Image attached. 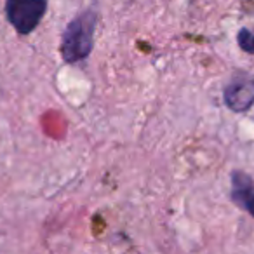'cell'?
Returning <instances> with one entry per match:
<instances>
[{"instance_id":"cell-1","label":"cell","mask_w":254,"mask_h":254,"mask_svg":"<svg viewBox=\"0 0 254 254\" xmlns=\"http://www.w3.org/2000/svg\"><path fill=\"white\" fill-rule=\"evenodd\" d=\"M98 26V12L89 9L73 18L61 35L60 53L64 63H80L87 60L94 47V33Z\"/></svg>"},{"instance_id":"cell-2","label":"cell","mask_w":254,"mask_h":254,"mask_svg":"<svg viewBox=\"0 0 254 254\" xmlns=\"http://www.w3.org/2000/svg\"><path fill=\"white\" fill-rule=\"evenodd\" d=\"M47 12V0H5V16L19 35H28Z\"/></svg>"},{"instance_id":"cell-3","label":"cell","mask_w":254,"mask_h":254,"mask_svg":"<svg viewBox=\"0 0 254 254\" xmlns=\"http://www.w3.org/2000/svg\"><path fill=\"white\" fill-rule=\"evenodd\" d=\"M226 108L235 113H244L254 105V78L239 73L223 91Z\"/></svg>"},{"instance_id":"cell-4","label":"cell","mask_w":254,"mask_h":254,"mask_svg":"<svg viewBox=\"0 0 254 254\" xmlns=\"http://www.w3.org/2000/svg\"><path fill=\"white\" fill-rule=\"evenodd\" d=\"M232 200L237 207L254 218V181L244 171L232 173Z\"/></svg>"},{"instance_id":"cell-5","label":"cell","mask_w":254,"mask_h":254,"mask_svg":"<svg viewBox=\"0 0 254 254\" xmlns=\"http://www.w3.org/2000/svg\"><path fill=\"white\" fill-rule=\"evenodd\" d=\"M237 44L247 54H254V32L247 28H242L237 35Z\"/></svg>"}]
</instances>
